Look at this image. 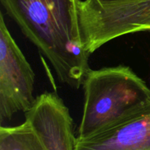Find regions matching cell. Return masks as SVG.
I'll return each instance as SVG.
<instances>
[{"mask_svg":"<svg viewBox=\"0 0 150 150\" xmlns=\"http://www.w3.org/2000/svg\"><path fill=\"white\" fill-rule=\"evenodd\" d=\"M7 14L49 61L59 80L83 85L89 57L81 38L76 0H0Z\"/></svg>","mask_w":150,"mask_h":150,"instance_id":"obj_1","label":"cell"},{"mask_svg":"<svg viewBox=\"0 0 150 150\" xmlns=\"http://www.w3.org/2000/svg\"><path fill=\"white\" fill-rule=\"evenodd\" d=\"M78 139H86L150 103V89L130 67L89 69L83 80Z\"/></svg>","mask_w":150,"mask_h":150,"instance_id":"obj_2","label":"cell"},{"mask_svg":"<svg viewBox=\"0 0 150 150\" xmlns=\"http://www.w3.org/2000/svg\"><path fill=\"white\" fill-rule=\"evenodd\" d=\"M33 69L7 29L0 13V121L29 111L35 100Z\"/></svg>","mask_w":150,"mask_h":150,"instance_id":"obj_3","label":"cell"},{"mask_svg":"<svg viewBox=\"0 0 150 150\" xmlns=\"http://www.w3.org/2000/svg\"><path fill=\"white\" fill-rule=\"evenodd\" d=\"M46 150H74L73 120L68 108L55 93L44 92L25 113Z\"/></svg>","mask_w":150,"mask_h":150,"instance_id":"obj_4","label":"cell"},{"mask_svg":"<svg viewBox=\"0 0 150 150\" xmlns=\"http://www.w3.org/2000/svg\"><path fill=\"white\" fill-rule=\"evenodd\" d=\"M74 150H150V103L90 137L76 138Z\"/></svg>","mask_w":150,"mask_h":150,"instance_id":"obj_5","label":"cell"},{"mask_svg":"<svg viewBox=\"0 0 150 150\" xmlns=\"http://www.w3.org/2000/svg\"><path fill=\"white\" fill-rule=\"evenodd\" d=\"M0 150H46L29 122L14 127H0Z\"/></svg>","mask_w":150,"mask_h":150,"instance_id":"obj_6","label":"cell"},{"mask_svg":"<svg viewBox=\"0 0 150 150\" xmlns=\"http://www.w3.org/2000/svg\"><path fill=\"white\" fill-rule=\"evenodd\" d=\"M95 2L98 3L100 4H114V3H120L123 1H130V0H93Z\"/></svg>","mask_w":150,"mask_h":150,"instance_id":"obj_7","label":"cell"}]
</instances>
